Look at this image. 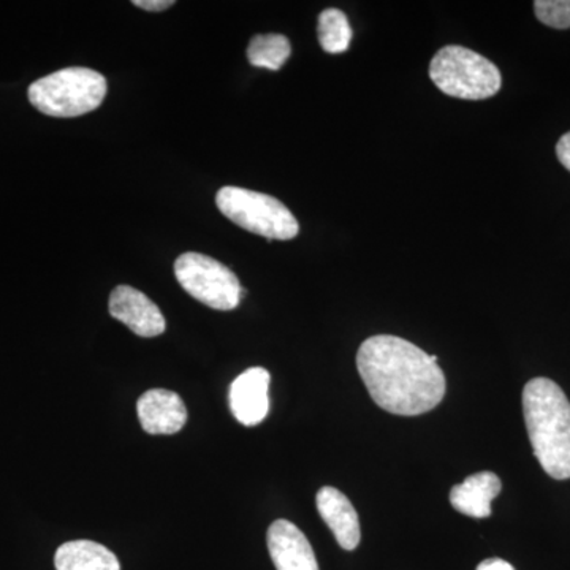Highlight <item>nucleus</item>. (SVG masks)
Instances as JSON below:
<instances>
[{
	"instance_id": "6e6552de",
	"label": "nucleus",
	"mask_w": 570,
	"mask_h": 570,
	"mask_svg": "<svg viewBox=\"0 0 570 570\" xmlns=\"http://www.w3.org/2000/svg\"><path fill=\"white\" fill-rule=\"evenodd\" d=\"M268 387L269 373L265 367H250L235 379L228 401L242 425L255 426L264 422L269 411Z\"/></svg>"
},
{
	"instance_id": "7ed1b4c3",
	"label": "nucleus",
	"mask_w": 570,
	"mask_h": 570,
	"mask_svg": "<svg viewBox=\"0 0 570 570\" xmlns=\"http://www.w3.org/2000/svg\"><path fill=\"white\" fill-rule=\"evenodd\" d=\"M29 102L52 118H78L102 105L107 80L86 67H69L40 78L29 86Z\"/></svg>"
},
{
	"instance_id": "f3484780",
	"label": "nucleus",
	"mask_w": 570,
	"mask_h": 570,
	"mask_svg": "<svg viewBox=\"0 0 570 570\" xmlns=\"http://www.w3.org/2000/svg\"><path fill=\"white\" fill-rule=\"evenodd\" d=\"M557 156L562 167L570 171V132L562 135L558 141Z\"/></svg>"
},
{
	"instance_id": "2eb2a0df",
	"label": "nucleus",
	"mask_w": 570,
	"mask_h": 570,
	"mask_svg": "<svg viewBox=\"0 0 570 570\" xmlns=\"http://www.w3.org/2000/svg\"><path fill=\"white\" fill-rule=\"evenodd\" d=\"M318 41L330 55H341L348 50L352 41V28L346 13L337 9L324 10L318 17Z\"/></svg>"
},
{
	"instance_id": "1a4fd4ad",
	"label": "nucleus",
	"mask_w": 570,
	"mask_h": 570,
	"mask_svg": "<svg viewBox=\"0 0 570 570\" xmlns=\"http://www.w3.org/2000/svg\"><path fill=\"white\" fill-rule=\"evenodd\" d=\"M276 570H318L309 540L288 520H276L266 534Z\"/></svg>"
},
{
	"instance_id": "39448f33",
	"label": "nucleus",
	"mask_w": 570,
	"mask_h": 570,
	"mask_svg": "<svg viewBox=\"0 0 570 570\" xmlns=\"http://www.w3.org/2000/svg\"><path fill=\"white\" fill-rule=\"evenodd\" d=\"M216 205L232 223L269 242H287L298 235V220L283 202L272 195L227 186L217 193Z\"/></svg>"
},
{
	"instance_id": "ddd939ff",
	"label": "nucleus",
	"mask_w": 570,
	"mask_h": 570,
	"mask_svg": "<svg viewBox=\"0 0 570 570\" xmlns=\"http://www.w3.org/2000/svg\"><path fill=\"white\" fill-rule=\"evenodd\" d=\"M56 570H121L118 558L102 543L71 540L56 551Z\"/></svg>"
},
{
	"instance_id": "20e7f679",
	"label": "nucleus",
	"mask_w": 570,
	"mask_h": 570,
	"mask_svg": "<svg viewBox=\"0 0 570 570\" xmlns=\"http://www.w3.org/2000/svg\"><path fill=\"white\" fill-rule=\"evenodd\" d=\"M430 78L445 96L463 100H483L501 89V71L479 52L449 45L430 63Z\"/></svg>"
},
{
	"instance_id": "f03ea898",
	"label": "nucleus",
	"mask_w": 570,
	"mask_h": 570,
	"mask_svg": "<svg viewBox=\"0 0 570 570\" xmlns=\"http://www.w3.org/2000/svg\"><path fill=\"white\" fill-rule=\"evenodd\" d=\"M528 434L540 466L557 480L570 479V401L557 382L535 377L523 390Z\"/></svg>"
},
{
	"instance_id": "f257e3e1",
	"label": "nucleus",
	"mask_w": 570,
	"mask_h": 570,
	"mask_svg": "<svg viewBox=\"0 0 570 570\" xmlns=\"http://www.w3.org/2000/svg\"><path fill=\"white\" fill-rule=\"evenodd\" d=\"M356 366L374 403L390 414L414 417L444 400L448 384L438 356L403 337H367L356 354Z\"/></svg>"
},
{
	"instance_id": "423d86ee",
	"label": "nucleus",
	"mask_w": 570,
	"mask_h": 570,
	"mask_svg": "<svg viewBox=\"0 0 570 570\" xmlns=\"http://www.w3.org/2000/svg\"><path fill=\"white\" fill-rule=\"evenodd\" d=\"M175 276L187 294L213 309L232 311L242 302L243 288L238 277L208 255H179L175 262Z\"/></svg>"
},
{
	"instance_id": "9d476101",
	"label": "nucleus",
	"mask_w": 570,
	"mask_h": 570,
	"mask_svg": "<svg viewBox=\"0 0 570 570\" xmlns=\"http://www.w3.org/2000/svg\"><path fill=\"white\" fill-rule=\"evenodd\" d=\"M138 420L149 434H176L187 422V409L178 393L154 389L137 403Z\"/></svg>"
},
{
	"instance_id": "0eeeda50",
	"label": "nucleus",
	"mask_w": 570,
	"mask_h": 570,
	"mask_svg": "<svg viewBox=\"0 0 570 570\" xmlns=\"http://www.w3.org/2000/svg\"><path fill=\"white\" fill-rule=\"evenodd\" d=\"M108 309L112 318L122 322L132 330L135 335L141 337L163 335L167 328V322L159 306L130 285H118L111 292Z\"/></svg>"
},
{
	"instance_id": "9b49d317",
	"label": "nucleus",
	"mask_w": 570,
	"mask_h": 570,
	"mask_svg": "<svg viewBox=\"0 0 570 570\" xmlns=\"http://www.w3.org/2000/svg\"><path fill=\"white\" fill-rule=\"evenodd\" d=\"M316 504L322 520L332 530L341 549L352 551L362 539L358 515L346 494L333 487H324L317 493Z\"/></svg>"
},
{
	"instance_id": "4468645a",
	"label": "nucleus",
	"mask_w": 570,
	"mask_h": 570,
	"mask_svg": "<svg viewBox=\"0 0 570 570\" xmlns=\"http://www.w3.org/2000/svg\"><path fill=\"white\" fill-rule=\"evenodd\" d=\"M292 55V45L281 33L255 36L247 47V59L250 66L261 69L279 70Z\"/></svg>"
},
{
	"instance_id": "dca6fc26",
	"label": "nucleus",
	"mask_w": 570,
	"mask_h": 570,
	"mask_svg": "<svg viewBox=\"0 0 570 570\" xmlns=\"http://www.w3.org/2000/svg\"><path fill=\"white\" fill-rule=\"evenodd\" d=\"M534 11L538 20L549 28H570V0H535Z\"/></svg>"
},
{
	"instance_id": "a211bd4d",
	"label": "nucleus",
	"mask_w": 570,
	"mask_h": 570,
	"mask_svg": "<svg viewBox=\"0 0 570 570\" xmlns=\"http://www.w3.org/2000/svg\"><path fill=\"white\" fill-rule=\"evenodd\" d=\"M134 6L146 11H164L175 6L174 0H134Z\"/></svg>"
},
{
	"instance_id": "6ab92c4d",
	"label": "nucleus",
	"mask_w": 570,
	"mask_h": 570,
	"mask_svg": "<svg viewBox=\"0 0 570 570\" xmlns=\"http://www.w3.org/2000/svg\"><path fill=\"white\" fill-rule=\"evenodd\" d=\"M478 570H515L512 568V564H509L508 561L499 560V558H491V560H485L480 562Z\"/></svg>"
},
{
	"instance_id": "f8f14e48",
	"label": "nucleus",
	"mask_w": 570,
	"mask_h": 570,
	"mask_svg": "<svg viewBox=\"0 0 570 570\" xmlns=\"http://www.w3.org/2000/svg\"><path fill=\"white\" fill-rule=\"evenodd\" d=\"M501 480L493 472L469 475L463 483L450 491L453 509L472 519H489L491 502L501 493Z\"/></svg>"
}]
</instances>
